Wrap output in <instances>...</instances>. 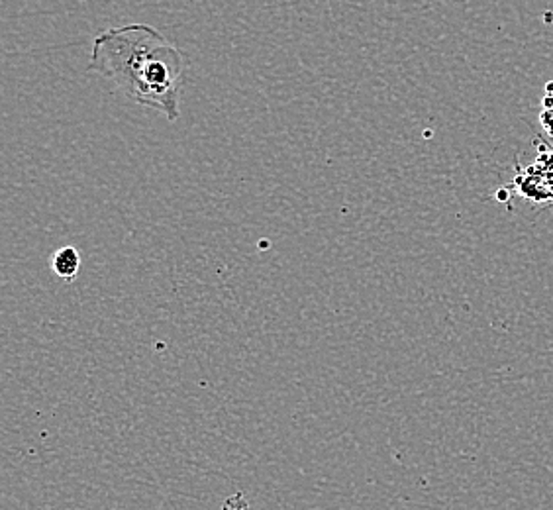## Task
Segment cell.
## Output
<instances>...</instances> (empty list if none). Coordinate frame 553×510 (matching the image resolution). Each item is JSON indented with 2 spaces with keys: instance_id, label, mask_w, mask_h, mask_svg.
<instances>
[{
  "instance_id": "7a4b0ae2",
  "label": "cell",
  "mask_w": 553,
  "mask_h": 510,
  "mask_svg": "<svg viewBox=\"0 0 553 510\" xmlns=\"http://www.w3.org/2000/svg\"><path fill=\"white\" fill-rule=\"evenodd\" d=\"M52 269L63 281H75L81 269V254L73 245L59 247L52 257Z\"/></svg>"
},
{
  "instance_id": "6da1fadb",
  "label": "cell",
  "mask_w": 553,
  "mask_h": 510,
  "mask_svg": "<svg viewBox=\"0 0 553 510\" xmlns=\"http://www.w3.org/2000/svg\"><path fill=\"white\" fill-rule=\"evenodd\" d=\"M183 53L147 24H128L98 34L92 40L89 71L103 75L138 104L179 118L184 75Z\"/></svg>"
}]
</instances>
